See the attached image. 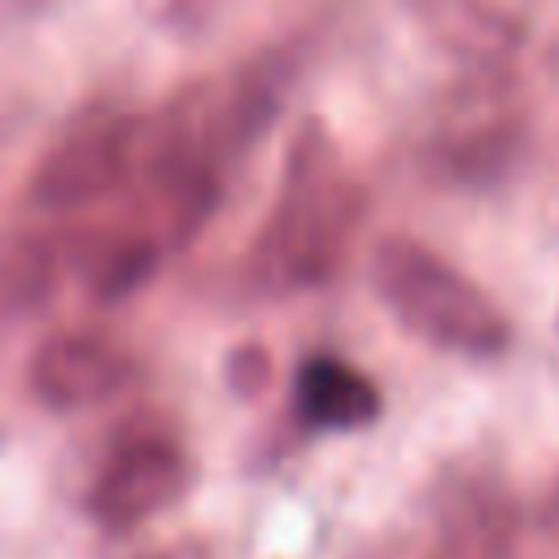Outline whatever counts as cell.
<instances>
[{
    "instance_id": "1",
    "label": "cell",
    "mask_w": 559,
    "mask_h": 559,
    "mask_svg": "<svg viewBox=\"0 0 559 559\" xmlns=\"http://www.w3.org/2000/svg\"><path fill=\"white\" fill-rule=\"evenodd\" d=\"M367 218V188L345 166L323 118H306L284 153L266 223L249 249V284L266 297L319 288L345 262Z\"/></svg>"
},
{
    "instance_id": "2",
    "label": "cell",
    "mask_w": 559,
    "mask_h": 559,
    "mask_svg": "<svg viewBox=\"0 0 559 559\" xmlns=\"http://www.w3.org/2000/svg\"><path fill=\"white\" fill-rule=\"evenodd\" d=\"M371 293L424 345L459 358H502L511 349V319L454 262L411 236H384L367 258Z\"/></svg>"
},
{
    "instance_id": "3",
    "label": "cell",
    "mask_w": 559,
    "mask_h": 559,
    "mask_svg": "<svg viewBox=\"0 0 559 559\" xmlns=\"http://www.w3.org/2000/svg\"><path fill=\"white\" fill-rule=\"evenodd\" d=\"M140 157V114H83L61 131L26 179V205L74 214L131 188Z\"/></svg>"
},
{
    "instance_id": "4",
    "label": "cell",
    "mask_w": 559,
    "mask_h": 559,
    "mask_svg": "<svg viewBox=\"0 0 559 559\" xmlns=\"http://www.w3.org/2000/svg\"><path fill=\"white\" fill-rule=\"evenodd\" d=\"M192 485L188 450L166 432L122 437L87 489V515L105 533H131L170 511Z\"/></svg>"
},
{
    "instance_id": "5",
    "label": "cell",
    "mask_w": 559,
    "mask_h": 559,
    "mask_svg": "<svg viewBox=\"0 0 559 559\" xmlns=\"http://www.w3.org/2000/svg\"><path fill=\"white\" fill-rule=\"evenodd\" d=\"M135 376V358L105 332H52L26 362V389L48 411H87L122 393Z\"/></svg>"
},
{
    "instance_id": "6",
    "label": "cell",
    "mask_w": 559,
    "mask_h": 559,
    "mask_svg": "<svg viewBox=\"0 0 559 559\" xmlns=\"http://www.w3.org/2000/svg\"><path fill=\"white\" fill-rule=\"evenodd\" d=\"M419 31L467 66L511 61L524 44V22L507 0H402Z\"/></svg>"
},
{
    "instance_id": "7",
    "label": "cell",
    "mask_w": 559,
    "mask_h": 559,
    "mask_svg": "<svg viewBox=\"0 0 559 559\" xmlns=\"http://www.w3.org/2000/svg\"><path fill=\"white\" fill-rule=\"evenodd\" d=\"M293 415L310 432H362L384 415V397L354 362L336 354H306L293 371Z\"/></svg>"
},
{
    "instance_id": "8",
    "label": "cell",
    "mask_w": 559,
    "mask_h": 559,
    "mask_svg": "<svg viewBox=\"0 0 559 559\" xmlns=\"http://www.w3.org/2000/svg\"><path fill=\"white\" fill-rule=\"evenodd\" d=\"M162 253L166 249L135 218L70 231V245H66V258L74 262V271L83 275L96 301H122L140 293L162 266Z\"/></svg>"
},
{
    "instance_id": "9",
    "label": "cell",
    "mask_w": 559,
    "mask_h": 559,
    "mask_svg": "<svg viewBox=\"0 0 559 559\" xmlns=\"http://www.w3.org/2000/svg\"><path fill=\"white\" fill-rule=\"evenodd\" d=\"M271 354H266V345H258V341H245V345H236L231 354H227V362H223V380H227V389L236 393V397H258L266 384H271Z\"/></svg>"
},
{
    "instance_id": "10",
    "label": "cell",
    "mask_w": 559,
    "mask_h": 559,
    "mask_svg": "<svg viewBox=\"0 0 559 559\" xmlns=\"http://www.w3.org/2000/svg\"><path fill=\"white\" fill-rule=\"evenodd\" d=\"M157 559H205L197 546H183V550H166V555H157Z\"/></svg>"
}]
</instances>
